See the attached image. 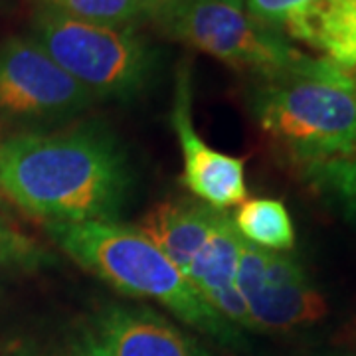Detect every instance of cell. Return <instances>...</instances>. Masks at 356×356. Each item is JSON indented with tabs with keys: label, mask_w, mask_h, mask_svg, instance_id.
<instances>
[{
	"label": "cell",
	"mask_w": 356,
	"mask_h": 356,
	"mask_svg": "<svg viewBox=\"0 0 356 356\" xmlns=\"http://www.w3.org/2000/svg\"><path fill=\"white\" fill-rule=\"evenodd\" d=\"M133 186L125 147L97 119L0 139V191L46 226L115 224L127 210Z\"/></svg>",
	"instance_id": "cell-1"
},
{
	"label": "cell",
	"mask_w": 356,
	"mask_h": 356,
	"mask_svg": "<svg viewBox=\"0 0 356 356\" xmlns=\"http://www.w3.org/2000/svg\"><path fill=\"white\" fill-rule=\"evenodd\" d=\"M46 228L65 255L115 291L163 305L178 321L226 348L243 346L242 331L229 325L135 226L88 222L50 224Z\"/></svg>",
	"instance_id": "cell-2"
},
{
	"label": "cell",
	"mask_w": 356,
	"mask_h": 356,
	"mask_svg": "<svg viewBox=\"0 0 356 356\" xmlns=\"http://www.w3.org/2000/svg\"><path fill=\"white\" fill-rule=\"evenodd\" d=\"M250 109L269 143L301 170L356 154V79L331 65L257 79Z\"/></svg>",
	"instance_id": "cell-3"
},
{
	"label": "cell",
	"mask_w": 356,
	"mask_h": 356,
	"mask_svg": "<svg viewBox=\"0 0 356 356\" xmlns=\"http://www.w3.org/2000/svg\"><path fill=\"white\" fill-rule=\"evenodd\" d=\"M30 36L95 103L139 99L161 67V54L139 28L93 24L36 8Z\"/></svg>",
	"instance_id": "cell-4"
},
{
	"label": "cell",
	"mask_w": 356,
	"mask_h": 356,
	"mask_svg": "<svg viewBox=\"0 0 356 356\" xmlns=\"http://www.w3.org/2000/svg\"><path fill=\"white\" fill-rule=\"evenodd\" d=\"M163 34L216 58L254 81L327 65L259 24L242 2L234 0H184Z\"/></svg>",
	"instance_id": "cell-5"
},
{
	"label": "cell",
	"mask_w": 356,
	"mask_h": 356,
	"mask_svg": "<svg viewBox=\"0 0 356 356\" xmlns=\"http://www.w3.org/2000/svg\"><path fill=\"white\" fill-rule=\"evenodd\" d=\"M95 105L32 36L0 42V127L50 131L77 121Z\"/></svg>",
	"instance_id": "cell-6"
},
{
	"label": "cell",
	"mask_w": 356,
	"mask_h": 356,
	"mask_svg": "<svg viewBox=\"0 0 356 356\" xmlns=\"http://www.w3.org/2000/svg\"><path fill=\"white\" fill-rule=\"evenodd\" d=\"M236 287L248 305L254 331H293L327 315L323 293L293 254L267 252L243 242Z\"/></svg>",
	"instance_id": "cell-7"
},
{
	"label": "cell",
	"mask_w": 356,
	"mask_h": 356,
	"mask_svg": "<svg viewBox=\"0 0 356 356\" xmlns=\"http://www.w3.org/2000/svg\"><path fill=\"white\" fill-rule=\"evenodd\" d=\"M170 127L182 153V184L194 200L220 212L240 206L248 198L245 161L212 149L194 127L192 119V67L184 58L175 72Z\"/></svg>",
	"instance_id": "cell-8"
},
{
	"label": "cell",
	"mask_w": 356,
	"mask_h": 356,
	"mask_svg": "<svg viewBox=\"0 0 356 356\" xmlns=\"http://www.w3.org/2000/svg\"><path fill=\"white\" fill-rule=\"evenodd\" d=\"M86 327L107 356H208L196 339L151 307L107 303Z\"/></svg>",
	"instance_id": "cell-9"
},
{
	"label": "cell",
	"mask_w": 356,
	"mask_h": 356,
	"mask_svg": "<svg viewBox=\"0 0 356 356\" xmlns=\"http://www.w3.org/2000/svg\"><path fill=\"white\" fill-rule=\"evenodd\" d=\"M242 245L243 240L238 236L232 216L226 212L194 257L186 280L229 325L240 331H254L248 305L236 287Z\"/></svg>",
	"instance_id": "cell-10"
},
{
	"label": "cell",
	"mask_w": 356,
	"mask_h": 356,
	"mask_svg": "<svg viewBox=\"0 0 356 356\" xmlns=\"http://www.w3.org/2000/svg\"><path fill=\"white\" fill-rule=\"evenodd\" d=\"M226 212L214 210L194 198H178L154 206L135 226L163 252L186 277L194 257L202 250Z\"/></svg>",
	"instance_id": "cell-11"
},
{
	"label": "cell",
	"mask_w": 356,
	"mask_h": 356,
	"mask_svg": "<svg viewBox=\"0 0 356 356\" xmlns=\"http://www.w3.org/2000/svg\"><path fill=\"white\" fill-rule=\"evenodd\" d=\"M232 224L243 242L267 252H291L295 226L285 204L275 198H254L238 206Z\"/></svg>",
	"instance_id": "cell-12"
},
{
	"label": "cell",
	"mask_w": 356,
	"mask_h": 356,
	"mask_svg": "<svg viewBox=\"0 0 356 356\" xmlns=\"http://www.w3.org/2000/svg\"><path fill=\"white\" fill-rule=\"evenodd\" d=\"M303 177L325 198H329L341 216L356 229V156H344L309 166Z\"/></svg>",
	"instance_id": "cell-13"
},
{
	"label": "cell",
	"mask_w": 356,
	"mask_h": 356,
	"mask_svg": "<svg viewBox=\"0 0 356 356\" xmlns=\"http://www.w3.org/2000/svg\"><path fill=\"white\" fill-rule=\"evenodd\" d=\"M36 8H46L76 20L93 24L139 28L145 24L135 0H32Z\"/></svg>",
	"instance_id": "cell-14"
},
{
	"label": "cell",
	"mask_w": 356,
	"mask_h": 356,
	"mask_svg": "<svg viewBox=\"0 0 356 356\" xmlns=\"http://www.w3.org/2000/svg\"><path fill=\"white\" fill-rule=\"evenodd\" d=\"M22 356H107L95 343L93 334L89 332L86 323L74 331L64 332L56 341L42 344L36 348H28Z\"/></svg>",
	"instance_id": "cell-15"
},
{
	"label": "cell",
	"mask_w": 356,
	"mask_h": 356,
	"mask_svg": "<svg viewBox=\"0 0 356 356\" xmlns=\"http://www.w3.org/2000/svg\"><path fill=\"white\" fill-rule=\"evenodd\" d=\"M44 259L38 248L18 236L0 216V264H18V266L34 267Z\"/></svg>",
	"instance_id": "cell-16"
},
{
	"label": "cell",
	"mask_w": 356,
	"mask_h": 356,
	"mask_svg": "<svg viewBox=\"0 0 356 356\" xmlns=\"http://www.w3.org/2000/svg\"><path fill=\"white\" fill-rule=\"evenodd\" d=\"M135 2L145 22H151L163 32L184 0H135Z\"/></svg>",
	"instance_id": "cell-17"
},
{
	"label": "cell",
	"mask_w": 356,
	"mask_h": 356,
	"mask_svg": "<svg viewBox=\"0 0 356 356\" xmlns=\"http://www.w3.org/2000/svg\"><path fill=\"white\" fill-rule=\"evenodd\" d=\"M234 2H242V4H243V0H234Z\"/></svg>",
	"instance_id": "cell-18"
},
{
	"label": "cell",
	"mask_w": 356,
	"mask_h": 356,
	"mask_svg": "<svg viewBox=\"0 0 356 356\" xmlns=\"http://www.w3.org/2000/svg\"><path fill=\"white\" fill-rule=\"evenodd\" d=\"M355 156H356V154H355Z\"/></svg>",
	"instance_id": "cell-19"
}]
</instances>
